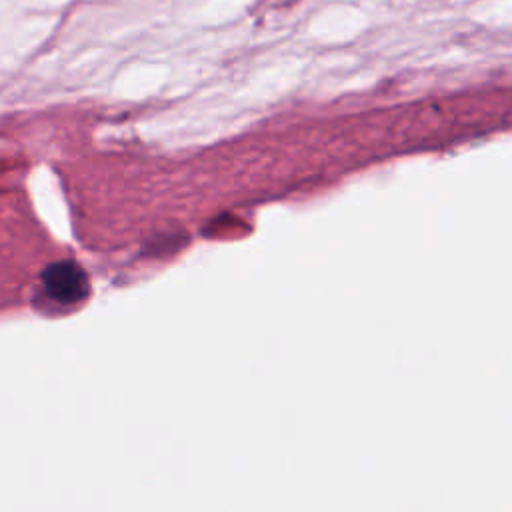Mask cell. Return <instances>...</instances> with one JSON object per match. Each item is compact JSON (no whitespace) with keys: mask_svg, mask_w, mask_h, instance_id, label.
<instances>
[{"mask_svg":"<svg viewBox=\"0 0 512 512\" xmlns=\"http://www.w3.org/2000/svg\"><path fill=\"white\" fill-rule=\"evenodd\" d=\"M46 292L60 302H78L88 292V278L82 268L72 262L50 264L44 274Z\"/></svg>","mask_w":512,"mask_h":512,"instance_id":"cell-1","label":"cell"}]
</instances>
